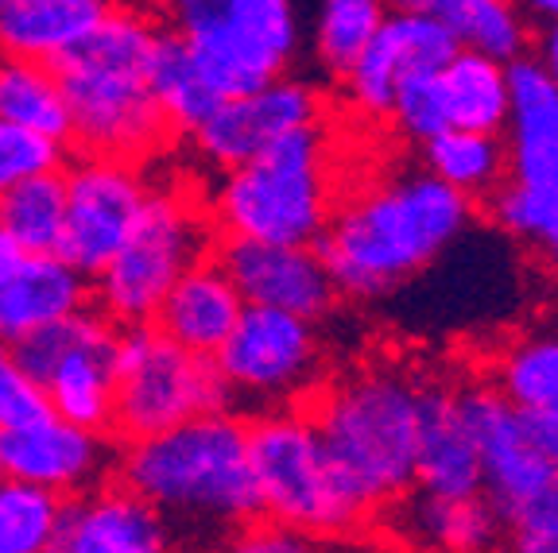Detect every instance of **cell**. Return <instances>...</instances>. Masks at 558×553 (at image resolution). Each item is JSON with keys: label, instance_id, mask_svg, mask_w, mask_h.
Instances as JSON below:
<instances>
[{"label": "cell", "instance_id": "cell-13", "mask_svg": "<svg viewBox=\"0 0 558 553\" xmlns=\"http://www.w3.org/2000/svg\"><path fill=\"white\" fill-rule=\"evenodd\" d=\"M66 217L59 251L70 268L94 279L129 241L140 209L151 194L148 167L113 156H78L62 167Z\"/></svg>", "mask_w": 558, "mask_h": 553}, {"label": "cell", "instance_id": "cell-33", "mask_svg": "<svg viewBox=\"0 0 558 553\" xmlns=\"http://www.w3.org/2000/svg\"><path fill=\"white\" fill-rule=\"evenodd\" d=\"M66 500L47 488L0 476V553H51Z\"/></svg>", "mask_w": 558, "mask_h": 553}, {"label": "cell", "instance_id": "cell-35", "mask_svg": "<svg viewBox=\"0 0 558 553\" xmlns=\"http://www.w3.org/2000/svg\"><path fill=\"white\" fill-rule=\"evenodd\" d=\"M70 163V144L32 132L24 124L0 121V194L39 174H54Z\"/></svg>", "mask_w": 558, "mask_h": 553}, {"label": "cell", "instance_id": "cell-18", "mask_svg": "<svg viewBox=\"0 0 558 553\" xmlns=\"http://www.w3.org/2000/svg\"><path fill=\"white\" fill-rule=\"evenodd\" d=\"M54 553H186L179 530L117 480L66 500Z\"/></svg>", "mask_w": 558, "mask_h": 553}, {"label": "cell", "instance_id": "cell-30", "mask_svg": "<svg viewBox=\"0 0 558 553\" xmlns=\"http://www.w3.org/2000/svg\"><path fill=\"white\" fill-rule=\"evenodd\" d=\"M151 94H156V105L171 136H191L221 105V97L206 86L186 47L171 32H163L156 62H151Z\"/></svg>", "mask_w": 558, "mask_h": 553}, {"label": "cell", "instance_id": "cell-32", "mask_svg": "<svg viewBox=\"0 0 558 553\" xmlns=\"http://www.w3.org/2000/svg\"><path fill=\"white\" fill-rule=\"evenodd\" d=\"M493 388L520 415L558 407V333H532L515 341L500 356Z\"/></svg>", "mask_w": 558, "mask_h": 553}, {"label": "cell", "instance_id": "cell-11", "mask_svg": "<svg viewBox=\"0 0 558 553\" xmlns=\"http://www.w3.org/2000/svg\"><path fill=\"white\" fill-rule=\"evenodd\" d=\"M323 337L299 314L244 306L226 345L214 353L233 403L299 407L323 388Z\"/></svg>", "mask_w": 558, "mask_h": 553}, {"label": "cell", "instance_id": "cell-8", "mask_svg": "<svg viewBox=\"0 0 558 553\" xmlns=\"http://www.w3.org/2000/svg\"><path fill=\"white\" fill-rule=\"evenodd\" d=\"M206 201L183 186H156L140 209L129 241L97 271L94 306L117 325H148L163 294L191 263L214 251Z\"/></svg>", "mask_w": 558, "mask_h": 553}, {"label": "cell", "instance_id": "cell-7", "mask_svg": "<svg viewBox=\"0 0 558 553\" xmlns=\"http://www.w3.org/2000/svg\"><path fill=\"white\" fill-rule=\"evenodd\" d=\"M260 515L306 538H341L365 523L357 503L341 488L318 426L306 407H271L248 418Z\"/></svg>", "mask_w": 558, "mask_h": 553}, {"label": "cell", "instance_id": "cell-38", "mask_svg": "<svg viewBox=\"0 0 558 553\" xmlns=\"http://www.w3.org/2000/svg\"><path fill=\"white\" fill-rule=\"evenodd\" d=\"M206 553H318V542L271 519H253L221 534Z\"/></svg>", "mask_w": 558, "mask_h": 553}, {"label": "cell", "instance_id": "cell-36", "mask_svg": "<svg viewBox=\"0 0 558 553\" xmlns=\"http://www.w3.org/2000/svg\"><path fill=\"white\" fill-rule=\"evenodd\" d=\"M438 74H442V70H438ZM438 74L408 78L400 89H396V101H392L388 121H392L408 139H415V144H423V139H430L442 128H450V121H446L442 78H438Z\"/></svg>", "mask_w": 558, "mask_h": 553}, {"label": "cell", "instance_id": "cell-39", "mask_svg": "<svg viewBox=\"0 0 558 553\" xmlns=\"http://www.w3.org/2000/svg\"><path fill=\"white\" fill-rule=\"evenodd\" d=\"M500 553H558V515L508 527Z\"/></svg>", "mask_w": 558, "mask_h": 553}, {"label": "cell", "instance_id": "cell-2", "mask_svg": "<svg viewBox=\"0 0 558 553\" xmlns=\"http://www.w3.org/2000/svg\"><path fill=\"white\" fill-rule=\"evenodd\" d=\"M473 217L446 182L427 171H403L333 206L330 225L314 241L338 298H380L435 263Z\"/></svg>", "mask_w": 558, "mask_h": 553}, {"label": "cell", "instance_id": "cell-45", "mask_svg": "<svg viewBox=\"0 0 558 553\" xmlns=\"http://www.w3.org/2000/svg\"><path fill=\"white\" fill-rule=\"evenodd\" d=\"M0 59H4V54H0Z\"/></svg>", "mask_w": 558, "mask_h": 553}, {"label": "cell", "instance_id": "cell-25", "mask_svg": "<svg viewBox=\"0 0 558 553\" xmlns=\"http://www.w3.org/2000/svg\"><path fill=\"white\" fill-rule=\"evenodd\" d=\"M392 507L403 511L411 542L430 553H500L505 545V523L485 495H462V500H438V495H403Z\"/></svg>", "mask_w": 558, "mask_h": 553}, {"label": "cell", "instance_id": "cell-10", "mask_svg": "<svg viewBox=\"0 0 558 553\" xmlns=\"http://www.w3.org/2000/svg\"><path fill=\"white\" fill-rule=\"evenodd\" d=\"M117 329L121 325L105 318L97 306H86L12 345L20 364L44 388L51 415L109 438H113Z\"/></svg>", "mask_w": 558, "mask_h": 553}, {"label": "cell", "instance_id": "cell-16", "mask_svg": "<svg viewBox=\"0 0 558 553\" xmlns=\"http://www.w3.org/2000/svg\"><path fill=\"white\" fill-rule=\"evenodd\" d=\"M214 256L236 283L244 306L299 314L314 325L338 306V286L314 244L214 241Z\"/></svg>", "mask_w": 558, "mask_h": 553}, {"label": "cell", "instance_id": "cell-31", "mask_svg": "<svg viewBox=\"0 0 558 553\" xmlns=\"http://www.w3.org/2000/svg\"><path fill=\"white\" fill-rule=\"evenodd\" d=\"M62 217H66V186L62 171L27 179L0 194V229L12 236L24 256L59 251Z\"/></svg>", "mask_w": 558, "mask_h": 553}, {"label": "cell", "instance_id": "cell-28", "mask_svg": "<svg viewBox=\"0 0 558 553\" xmlns=\"http://www.w3.org/2000/svg\"><path fill=\"white\" fill-rule=\"evenodd\" d=\"M508 159H527L558 144V86L539 59L520 54L508 62Z\"/></svg>", "mask_w": 558, "mask_h": 553}, {"label": "cell", "instance_id": "cell-41", "mask_svg": "<svg viewBox=\"0 0 558 553\" xmlns=\"http://www.w3.org/2000/svg\"><path fill=\"white\" fill-rule=\"evenodd\" d=\"M539 66L550 74V82L558 86V24H547L543 27V35H539Z\"/></svg>", "mask_w": 558, "mask_h": 553}, {"label": "cell", "instance_id": "cell-9", "mask_svg": "<svg viewBox=\"0 0 558 553\" xmlns=\"http://www.w3.org/2000/svg\"><path fill=\"white\" fill-rule=\"evenodd\" d=\"M226 380L214 356L191 353L163 337L156 325L117 329V391H113V441H136L163 433L186 418L229 410Z\"/></svg>", "mask_w": 558, "mask_h": 553}, {"label": "cell", "instance_id": "cell-29", "mask_svg": "<svg viewBox=\"0 0 558 553\" xmlns=\"http://www.w3.org/2000/svg\"><path fill=\"white\" fill-rule=\"evenodd\" d=\"M0 121L70 144V109L59 70L35 59H0Z\"/></svg>", "mask_w": 558, "mask_h": 553}, {"label": "cell", "instance_id": "cell-44", "mask_svg": "<svg viewBox=\"0 0 558 553\" xmlns=\"http://www.w3.org/2000/svg\"><path fill=\"white\" fill-rule=\"evenodd\" d=\"M144 4H163V0H144Z\"/></svg>", "mask_w": 558, "mask_h": 553}, {"label": "cell", "instance_id": "cell-27", "mask_svg": "<svg viewBox=\"0 0 558 553\" xmlns=\"http://www.w3.org/2000/svg\"><path fill=\"white\" fill-rule=\"evenodd\" d=\"M442 97L450 128L500 132L508 121V62L477 51H458L442 66Z\"/></svg>", "mask_w": 558, "mask_h": 553}, {"label": "cell", "instance_id": "cell-23", "mask_svg": "<svg viewBox=\"0 0 558 553\" xmlns=\"http://www.w3.org/2000/svg\"><path fill=\"white\" fill-rule=\"evenodd\" d=\"M488 213L512 241L558 256V144L527 159H508V182L488 198Z\"/></svg>", "mask_w": 558, "mask_h": 553}, {"label": "cell", "instance_id": "cell-12", "mask_svg": "<svg viewBox=\"0 0 558 553\" xmlns=\"http://www.w3.org/2000/svg\"><path fill=\"white\" fill-rule=\"evenodd\" d=\"M458 410L477 441L481 495L505 527L558 515V472L535 453L523 415L508 407L493 383L458 391Z\"/></svg>", "mask_w": 558, "mask_h": 553}, {"label": "cell", "instance_id": "cell-24", "mask_svg": "<svg viewBox=\"0 0 558 553\" xmlns=\"http://www.w3.org/2000/svg\"><path fill=\"white\" fill-rule=\"evenodd\" d=\"M392 12H411L438 24L462 51L512 62L527 51V16L520 0H388Z\"/></svg>", "mask_w": 558, "mask_h": 553}, {"label": "cell", "instance_id": "cell-46", "mask_svg": "<svg viewBox=\"0 0 558 553\" xmlns=\"http://www.w3.org/2000/svg\"><path fill=\"white\" fill-rule=\"evenodd\" d=\"M555 260H558V256H555Z\"/></svg>", "mask_w": 558, "mask_h": 553}, {"label": "cell", "instance_id": "cell-6", "mask_svg": "<svg viewBox=\"0 0 558 553\" xmlns=\"http://www.w3.org/2000/svg\"><path fill=\"white\" fill-rule=\"evenodd\" d=\"M163 24L221 101L283 78L303 47L295 0H163Z\"/></svg>", "mask_w": 558, "mask_h": 553}, {"label": "cell", "instance_id": "cell-15", "mask_svg": "<svg viewBox=\"0 0 558 553\" xmlns=\"http://www.w3.org/2000/svg\"><path fill=\"white\" fill-rule=\"evenodd\" d=\"M113 460L117 441L109 433L82 430L51 410L0 433V476L47 488L62 500H74L109 480Z\"/></svg>", "mask_w": 558, "mask_h": 553}, {"label": "cell", "instance_id": "cell-17", "mask_svg": "<svg viewBox=\"0 0 558 553\" xmlns=\"http://www.w3.org/2000/svg\"><path fill=\"white\" fill-rule=\"evenodd\" d=\"M462 47L438 24L411 12H388L376 35L361 47V54L341 74L345 101L368 121H384L392 113L396 89L408 78L438 74Z\"/></svg>", "mask_w": 558, "mask_h": 553}, {"label": "cell", "instance_id": "cell-5", "mask_svg": "<svg viewBox=\"0 0 558 553\" xmlns=\"http://www.w3.org/2000/svg\"><path fill=\"white\" fill-rule=\"evenodd\" d=\"M202 201L218 241L314 244L338 206L326 124L295 132L264 156L221 171Z\"/></svg>", "mask_w": 558, "mask_h": 553}, {"label": "cell", "instance_id": "cell-40", "mask_svg": "<svg viewBox=\"0 0 558 553\" xmlns=\"http://www.w3.org/2000/svg\"><path fill=\"white\" fill-rule=\"evenodd\" d=\"M523 430H527V438H532L535 453L558 472V407L523 415Z\"/></svg>", "mask_w": 558, "mask_h": 553}, {"label": "cell", "instance_id": "cell-42", "mask_svg": "<svg viewBox=\"0 0 558 553\" xmlns=\"http://www.w3.org/2000/svg\"><path fill=\"white\" fill-rule=\"evenodd\" d=\"M523 16H535L543 24H558V0H520Z\"/></svg>", "mask_w": 558, "mask_h": 553}, {"label": "cell", "instance_id": "cell-21", "mask_svg": "<svg viewBox=\"0 0 558 553\" xmlns=\"http://www.w3.org/2000/svg\"><path fill=\"white\" fill-rule=\"evenodd\" d=\"M244 310V298L236 291V283L229 279V271L221 268V260L209 251L198 263L174 279L171 291L163 294L151 325L171 337L174 345L191 348V353L214 356L226 337L233 333L236 318Z\"/></svg>", "mask_w": 558, "mask_h": 553}, {"label": "cell", "instance_id": "cell-14", "mask_svg": "<svg viewBox=\"0 0 558 553\" xmlns=\"http://www.w3.org/2000/svg\"><path fill=\"white\" fill-rule=\"evenodd\" d=\"M323 116L326 97L311 82L283 74L260 89L226 97L186 139L194 144L202 163H209L214 171H233V167L264 156L279 139L323 124Z\"/></svg>", "mask_w": 558, "mask_h": 553}, {"label": "cell", "instance_id": "cell-47", "mask_svg": "<svg viewBox=\"0 0 558 553\" xmlns=\"http://www.w3.org/2000/svg\"><path fill=\"white\" fill-rule=\"evenodd\" d=\"M51 553H54V550H51Z\"/></svg>", "mask_w": 558, "mask_h": 553}, {"label": "cell", "instance_id": "cell-19", "mask_svg": "<svg viewBox=\"0 0 558 553\" xmlns=\"http://www.w3.org/2000/svg\"><path fill=\"white\" fill-rule=\"evenodd\" d=\"M411 492L438 495V500L481 495L477 441L458 410V391L438 383H423L418 391V450Z\"/></svg>", "mask_w": 558, "mask_h": 553}, {"label": "cell", "instance_id": "cell-37", "mask_svg": "<svg viewBox=\"0 0 558 553\" xmlns=\"http://www.w3.org/2000/svg\"><path fill=\"white\" fill-rule=\"evenodd\" d=\"M47 395L32 372L20 364L16 348L0 345V433L16 430L32 418L47 415Z\"/></svg>", "mask_w": 558, "mask_h": 553}, {"label": "cell", "instance_id": "cell-26", "mask_svg": "<svg viewBox=\"0 0 558 553\" xmlns=\"http://www.w3.org/2000/svg\"><path fill=\"white\" fill-rule=\"evenodd\" d=\"M423 171L465 201H488L508 182V144L500 132L442 128L423 139Z\"/></svg>", "mask_w": 558, "mask_h": 553}, {"label": "cell", "instance_id": "cell-4", "mask_svg": "<svg viewBox=\"0 0 558 553\" xmlns=\"http://www.w3.org/2000/svg\"><path fill=\"white\" fill-rule=\"evenodd\" d=\"M418 391L396 372H357L314 391L311 418L333 460L341 488L365 519L415 488Z\"/></svg>", "mask_w": 558, "mask_h": 553}, {"label": "cell", "instance_id": "cell-34", "mask_svg": "<svg viewBox=\"0 0 558 553\" xmlns=\"http://www.w3.org/2000/svg\"><path fill=\"white\" fill-rule=\"evenodd\" d=\"M388 12H392L388 0H318L311 47L326 74L341 78L349 62L361 54V47L376 35V27L384 24Z\"/></svg>", "mask_w": 558, "mask_h": 553}, {"label": "cell", "instance_id": "cell-22", "mask_svg": "<svg viewBox=\"0 0 558 553\" xmlns=\"http://www.w3.org/2000/svg\"><path fill=\"white\" fill-rule=\"evenodd\" d=\"M113 9L117 0H0V54L54 66Z\"/></svg>", "mask_w": 558, "mask_h": 553}, {"label": "cell", "instance_id": "cell-1", "mask_svg": "<svg viewBox=\"0 0 558 553\" xmlns=\"http://www.w3.org/2000/svg\"><path fill=\"white\" fill-rule=\"evenodd\" d=\"M163 32V16L151 4L117 0V9L54 62L70 109V151L148 167L171 144L151 94V62Z\"/></svg>", "mask_w": 558, "mask_h": 553}, {"label": "cell", "instance_id": "cell-3", "mask_svg": "<svg viewBox=\"0 0 558 553\" xmlns=\"http://www.w3.org/2000/svg\"><path fill=\"white\" fill-rule=\"evenodd\" d=\"M113 480L163 515L179 538L221 534L264 519L248 460V422L233 410L186 418L151 438L121 441Z\"/></svg>", "mask_w": 558, "mask_h": 553}, {"label": "cell", "instance_id": "cell-20", "mask_svg": "<svg viewBox=\"0 0 558 553\" xmlns=\"http://www.w3.org/2000/svg\"><path fill=\"white\" fill-rule=\"evenodd\" d=\"M86 306H94L89 275L70 268L54 251L20 256L16 268L0 279V345H20Z\"/></svg>", "mask_w": 558, "mask_h": 553}, {"label": "cell", "instance_id": "cell-43", "mask_svg": "<svg viewBox=\"0 0 558 553\" xmlns=\"http://www.w3.org/2000/svg\"><path fill=\"white\" fill-rule=\"evenodd\" d=\"M20 256H24V251H20L16 244H12V236L4 233V229H0V279H4L12 268H16Z\"/></svg>", "mask_w": 558, "mask_h": 553}]
</instances>
